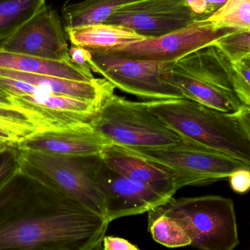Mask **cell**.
<instances>
[{
  "label": "cell",
  "instance_id": "1",
  "mask_svg": "<svg viewBox=\"0 0 250 250\" xmlns=\"http://www.w3.org/2000/svg\"><path fill=\"white\" fill-rule=\"evenodd\" d=\"M109 225L19 168L0 185V250H92Z\"/></svg>",
  "mask_w": 250,
  "mask_h": 250
},
{
  "label": "cell",
  "instance_id": "2",
  "mask_svg": "<svg viewBox=\"0 0 250 250\" xmlns=\"http://www.w3.org/2000/svg\"><path fill=\"white\" fill-rule=\"evenodd\" d=\"M144 104L183 141L224 153L250 166V108L227 114L188 99Z\"/></svg>",
  "mask_w": 250,
  "mask_h": 250
},
{
  "label": "cell",
  "instance_id": "3",
  "mask_svg": "<svg viewBox=\"0 0 250 250\" xmlns=\"http://www.w3.org/2000/svg\"><path fill=\"white\" fill-rule=\"evenodd\" d=\"M165 79L186 99L212 109L235 114L250 108L236 91L233 64L214 43L175 62Z\"/></svg>",
  "mask_w": 250,
  "mask_h": 250
},
{
  "label": "cell",
  "instance_id": "4",
  "mask_svg": "<svg viewBox=\"0 0 250 250\" xmlns=\"http://www.w3.org/2000/svg\"><path fill=\"white\" fill-rule=\"evenodd\" d=\"M174 219L199 250H233L239 245L234 203L220 195L171 198L148 211V217Z\"/></svg>",
  "mask_w": 250,
  "mask_h": 250
},
{
  "label": "cell",
  "instance_id": "5",
  "mask_svg": "<svg viewBox=\"0 0 250 250\" xmlns=\"http://www.w3.org/2000/svg\"><path fill=\"white\" fill-rule=\"evenodd\" d=\"M90 123L111 144L130 149L164 148L185 141L148 111L144 102L114 93L104 100Z\"/></svg>",
  "mask_w": 250,
  "mask_h": 250
},
{
  "label": "cell",
  "instance_id": "6",
  "mask_svg": "<svg viewBox=\"0 0 250 250\" xmlns=\"http://www.w3.org/2000/svg\"><path fill=\"white\" fill-rule=\"evenodd\" d=\"M18 150L20 170L38 178L105 219L104 197L94 179L99 154L61 156Z\"/></svg>",
  "mask_w": 250,
  "mask_h": 250
},
{
  "label": "cell",
  "instance_id": "7",
  "mask_svg": "<svg viewBox=\"0 0 250 250\" xmlns=\"http://www.w3.org/2000/svg\"><path fill=\"white\" fill-rule=\"evenodd\" d=\"M89 53L91 70L101 75L114 88L146 101L186 99L183 92L165 79L174 62Z\"/></svg>",
  "mask_w": 250,
  "mask_h": 250
},
{
  "label": "cell",
  "instance_id": "8",
  "mask_svg": "<svg viewBox=\"0 0 250 250\" xmlns=\"http://www.w3.org/2000/svg\"><path fill=\"white\" fill-rule=\"evenodd\" d=\"M131 150L174 170L189 186L224 180L238 169L250 167V165L224 153L187 141L164 148Z\"/></svg>",
  "mask_w": 250,
  "mask_h": 250
},
{
  "label": "cell",
  "instance_id": "9",
  "mask_svg": "<svg viewBox=\"0 0 250 250\" xmlns=\"http://www.w3.org/2000/svg\"><path fill=\"white\" fill-rule=\"evenodd\" d=\"M233 30L217 29L208 21H197L189 26L157 38L92 53L121 56L135 60L159 62H175L188 54L214 44ZM88 51V50H87Z\"/></svg>",
  "mask_w": 250,
  "mask_h": 250
},
{
  "label": "cell",
  "instance_id": "10",
  "mask_svg": "<svg viewBox=\"0 0 250 250\" xmlns=\"http://www.w3.org/2000/svg\"><path fill=\"white\" fill-rule=\"evenodd\" d=\"M94 179L104 197L109 223L128 216L148 212L174 195L155 187L124 177L109 168L99 156Z\"/></svg>",
  "mask_w": 250,
  "mask_h": 250
},
{
  "label": "cell",
  "instance_id": "11",
  "mask_svg": "<svg viewBox=\"0 0 250 250\" xmlns=\"http://www.w3.org/2000/svg\"><path fill=\"white\" fill-rule=\"evenodd\" d=\"M194 22L186 0H140L122 7L104 23L124 26L149 38L179 30Z\"/></svg>",
  "mask_w": 250,
  "mask_h": 250
},
{
  "label": "cell",
  "instance_id": "12",
  "mask_svg": "<svg viewBox=\"0 0 250 250\" xmlns=\"http://www.w3.org/2000/svg\"><path fill=\"white\" fill-rule=\"evenodd\" d=\"M0 50L44 60L70 61L61 20L57 12L45 4L23 23Z\"/></svg>",
  "mask_w": 250,
  "mask_h": 250
},
{
  "label": "cell",
  "instance_id": "13",
  "mask_svg": "<svg viewBox=\"0 0 250 250\" xmlns=\"http://www.w3.org/2000/svg\"><path fill=\"white\" fill-rule=\"evenodd\" d=\"M110 144L89 123L36 132L20 141L17 148L54 155L92 156Z\"/></svg>",
  "mask_w": 250,
  "mask_h": 250
},
{
  "label": "cell",
  "instance_id": "14",
  "mask_svg": "<svg viewBox=\"0 0 250 250\" xmlns=\"http://www.w3.org/2000/svg\"><path fill=\"white\" fill-rule=\"evenodd\" d=\"M104 164L118 174L147 184L174 195L186 181L163 165L151 161L129 148L117 144L107 145L99 154Z\"/></svg>",
  "mask_w": 250,
  "mask_h": 250
},
{
  "label": "cell",
  "instance_id": "15",
  "mask_svg": "<svg viewBox=\"0 0 250 250\" xmlns=\"http://www.w3.org/2000/svg\"><path fill=\"white\" fill-rule=\"evenodd\" d=\"M0 76L29 83L51 95L66 97L98 105H101L107 97L114 93L115 89L104 79H95L91 82H76L1 68H0Z\"/></svg>",
  "mask_w": 250,
  "mask_h": 250
},
{
  "label": "cell",
  "instance_id": "16",
  "mask_svg": "<svg viewBox=\"0 0 250 250\" xmlns=\"http://www.w3.org/2000/svg\"><path fill=\"white\" fill-rule=\"evenodd\" d=\"M0 68L21 73L44 75L76 82H91L95 78L71 61H54L0 50Z\"/></svg>",
  "mask_w": 250,
  "mask_h": 250
},
{
  "label": "cell",
  "instance_id": "17",
  "mask_svg": "<svg viewBox=\"0 0 250 250\" xmlns=\"http://www.w3.org/2000/svg\"><path fill=\"white\" fill-rule=\"evenodd\" d=\"M65 31L72 45L82 47L90 51L115 48L147 38L124 26L110 23H100Z\"/></svg>",
  "mask_w": 250,
  "mask_h": 250
},
{
  "label": "cell",
  "instance_id": "18",
  "mask_svg": "<svg viewBox=\"0 0 250 250\" xmlns=\"http://www.w3.org/2000/svg\"><path fill=\"white\" fill-rule=\"evenodd\" d=\"M138 1L140 0H84L66 4L62 9L65 29L104 23L117 10Z\"/></svg>",
  "mask_w": 250,
  "mask_h": 250
},
{
  "label": "cell",
  "instance_id": "19",
  "mask_svg": "<svg viewBox=\"0 0 250 250\" xmlns=\"http://www.w3.org/2000/svg\"><path fill=\"white\" fill-rule=\"evenodd\" d=\"M45 0H0V49L16 31L45 5Z\"/></svg>",
  "mask_w": 250,
  "mask_h": 250
},
{
  "label": "cell",
  "instance_id": "20",
  "mask_svg": "<svg viewBox=\"0 0 250 250\" xmlns=\"http://www.w3.org/2000/svg\"><path fill=\"white\" fill-rule=\"evenodd\" d=\"M0 128L11 134L18 144L29 136L43 132V129L19 108L12 98L11 94L0 87Z\"/></svg>",
  "mask_w": 250,
  "mask_h": 250
},
{
  "label": "cell",
  "instance_id": "21",
  "mask_svg": "<svg viewBox=\"0 0 250 250\" xmlns=\"http://www.w3.org/2000/svg\"><path fill=\"white\" fill-rule=\"evenodd\" d=\"M207 21L217 29L250 31V0H227Z\"/></svg>",
  "mask_w": 250,
  "mask_h": 250
},
{
  "label": "cell",
  "instance_id": "22",
  "mask_svg": "<svg viewBox=\"0 0 250 250\" xmlns=\"http://www.w3.org/2000/svg\"><path fill=\"white\" fill-rule=\"evenodd\" d=\"M148 230L155 242L167 248L191 245L189 236L179 223L164 215L148 217Z\"/></svg>",
  "mask_w": 250,
  "mask_h": 250
},
{
  "label": "cell",
  "instance_id": "23",
  "mask_svg": "<svg viewBox=\"0 0 250 250\" xmlns=\"http://www.w3.org/2000/svg\"><path fill=\"white\" fill-rule=\"evenodd\" d=\"M232 64L250 57V31H232L214 42Z\"/></svg>",
  "mask_w": 250,
  "mask_h": 250
},
{
  "label": "cell",
  "instance_id": "24",
  "mask_svg": "<svg viewBox=\"0 0 250 250\" xmlns=\"http://www.w3.org/2000/svg\"><path fill=\"white\" fill-rule=\"evenodd\" d=\"M232 64L236 91L242 103L250 107V57Z\"/></svg>",
  "mask_w": 250,
  "mask_h": 250
},
{
  "label": "cell",
  "instance_id": "25",
  "mask_svg": "<svg viewBox=\"0 0 250 250\" xmlns=\"http://www.w3.org/2000/svg\"><path fill=\"white\" fill-rule=\"evenodd\" d=\"M227 0H186L193 13L195 21L208 20Z\"/></svg>",
  "mask_w": 250,
  "mask_h": 250
},
{
  "label": "cell",
  "instance_id": "26",
  "mask_svg": "<svg viewBox=\"0 0 250 250\" xmlns=\"http://www.w3.org/2000/svg\"><path fill=\"white\" fill-rule=\"evenodd\" d=\"M19 168V151L17 148H11L0 153V185Z\"/></svg>",
  "mask_w": 250,
  "mask_h": 250
},
{
  "label": "cell",
  "instance_id": "27",
  "mask_svg": "<svg viewBox=\"0 0 250 250\" xmlns=\"http://www.w3.org/2000/svg\"><path fill=\"white\" fill-rule=\"evenodd\" d=\"M230 187L236 193L245 194L250 188V167L238 169L228 177Z\"/></svg>",
  "mask_w": 250,
  "mask_h": 250
},
{
  "label": "cell",
  "instance_id": "28",
  "mask_svg": "<svg viewBox=\"0 0 250 250\" xmlns=\"http://www.w3.org/2000/svg\"><path fill=\"white\" fill-rule=\"evenodd\" d=\"M101 250H140L133 244L123 238L104 236L101 245Z\"/></svg>",
  "mask_w": 250,
  "mask_h": 250
},
{
  "label": "cell",
  "instance_id": "29",
  "mask_svg": "<svg viewBox=\"0 0 250 250\" xmlns=\"http://www.w3.org/2000/svg\"><path fill=\"white\" fill-rule=\"evenodd\" d=\"M68 54L72 62L85 70H91L89 64H88V60H89L90 57L89 51H87L82 47L72 45V46L69 48Z\"/></svg>",
  "mask_w": 250,
  "mask_h": 250
},
{
  "label": "cell",
  "instance_id": "30",
  "mask_svg": "<svg viewBox=\"0 0 250 250\" xmlns=\"http://www.w3.org/2000/svg\"><path fill=\"white\" fill-rule=\"evenodd\" d=\"M15 148H17V145L16 144H13L10 141L0 138V153Z\"/></svg>",
  "mask_w": 250,
  "mask_h": 250
},
{
  "label": "cell",
  "instance_id": "31",
  "mask_svg": "<svg viewBox=\"0 0 250 250\" xmlns=\"http://www.w3.org/2000/svg\"><path fill=\"white\" fill-rule=\"evenodd\" d=\"M0 138L7 140V141H10V142L13 143V144H16V145H18V142L17 141H16V138H15L11 134L9 133L8 132L4 130V129H1V128H0Z\"/></svg>",
  "mask_w": 250,
  "mask_h": 250
},
{
  "label": "cell",
  "instance_id": "32",
  "mask_svg": "<svg viewBox=\"0 0 250 250\" xmlns=\"http://www.w3.org/2000/svg\"><path fill=\"white\" fill-rule=\"evenodd\" d=\"M101 245H99V246L96 247V248H94V249H92V250H101Z\"/></svg>",
  "mask_w": 250,
  "mask_h": 250
},
{
  "label": "cell",
  "instance_id": "33",
  "mask_svg": "<svg viewBox=\"0 0 250 250\" xmlns=\"http://www.w3.org/2000/svg\"><path fill=\"white\" fill-rule=\"evenodd\" d=\"M70 250L60 249V250Z\"/></svg>",
  "mask_w": 250,
  "mask_h": 250
}]
</instances>
